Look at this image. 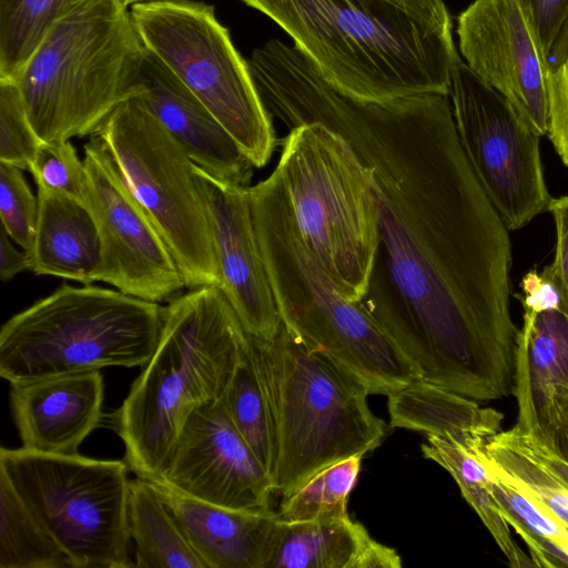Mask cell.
I'll use <instances>...</instances> for the list:
<instances>
[{"label": "cell", "mask_w": 568, "mask_h": 568, "mask_svg": "<svg viewBox=\"0 0 568 568\" xmlns=\"http://www.w3.org/2000/svg\"><path fill=\"white\" fill-rule=\"evenodd\" d=\"M94 134L168 245L186 287L219 286L205 203L182 145L135 98L116 106Z\"/></svg>", "instance_id": "11"}, {"label": "cell", "mask_w": 568, "mask_h": 568, "mask_svg": "<svg viewBox=\"0 0 568 568\" xmlns=\"http://www.w3.org/2000/svg\"><path fill=\"white\" fill-rule=\"evenodd\" d=\"M546 55L568 10V0H518Z\"/></svg>", "instance_id": "36"}, {"label": "cell", "mask_w": 568, "mask_h": 568, "mask_svg": "<svg viewBox=\"0 0 568 568\" xmlns=\"http://www.w3.org/2000/svg\"><path fill=\"white\" fill-rule=\"evenodd\" d=\"M568 390V315L562 311L524 310L518 333L517 425L544 440L556 399Z\"/></svg>", "instance_id": "20"}, {"label": "cell", "mask_w": 568, "mask_h": 568, "mask_svg": "<svg viewBox=\"0 0 568 568\" xmlns=\"http://www.w3.org/2000/svg\"><path fill=\"white\" fill-rule=\"evenodd\" d=\"M448 98H345L324 124L373 170L389 282L487 321L509 307V230L469 165Z\"/></svg>", "instance_id": "1"}, {"label": "cell", "mask_w": 568, "mask_h": 568, "mask_svg": "<svg viewBox=\"0 0 568 568\" xmlns=\"http://www.w3.org/2000/svg\"><path fill=\"white\" fill-rule=\"evenodd\" d=\"M199 501L239 510H271L270 474L234 426L223 397L184 422L158 481Z\"/></svg>", "instance_id": "14"}, {"label": "cell", "mask_w": 568, "mask_h": 568, "mask_svg": "<svg viewBox=\"0 0 568 568\" xmlns=\"http://www.w3.org/2000/svg\"><path fill=\"white\" fill-rule=\"evenodd\" d=\"M39 214L31 270L82 284L94 282L100 239L90 210L68 195L38 187Z\"/></svg>", "instance_id": "22"}, {"label": "cell", "mask_w": 568, "mask_h": 568, "mask_svg": "<svg viewBox=\"0 0 568 568\" xmlns=\"http://www.w3.org/2000/svg\"><path fill=\"white\" fill-rule=\"evenodd\" d=\"M72 0H0V80L16 81Z\"/></svg>", "instance_id": "28"}, {"label": "cell", "mask_w": 568, "mask_h": 568, "mask_svg": "<svg viewBox=\"0 0 568 568\" xmlns=\"http://www.w3.org/2000/svg\"><path fill=\"white\" fill-rule=\"evenodd\" d=\"M274 171L304 245L337 290L359 303L381 245L372 168L343 135L313 121L291 129Z\"/></svg>", "instance_id": "7"}, {"label": "cell", "mask_w": 568, "mask_h": 568, "mask_svg": "<svg viewBox=\"0 0 568 568\" xmlns=\"http://www.w3.org/2000/svg\"><path fill=\"white\" fill-rule=\"evenodd\" d=\"M389 425L422 432L477 454L501 430L504 414L434 383L418 379L388 395Z\"/></svg>", "instance_id": "21"}, {"label": "cell", "mask_w": 568, "mask_h": 568, "mask_svg": "<svg viewBox=\"0 0 568 568\" xmlns=\"http://www.w3.org/2000/svg\"><path fill=\"white\" fill-rule=\"evenodd\" d=\"M481 452L473 454L433 435H426L422 445L424 457L437 463L452 475L463 497L479 516L509 566L532 567L535 564L531 558L524 554L511 537L510 526L493 494L490 473L483 460Z\"/></svg>", "instance_id": "25"}, {"label": "cell", "mask_w": 568, "mask_h": 568, "mask_svg": "<svg viewBox=\"0 0 568 568\" xmlns=\"http://www.w3.org/2000/svg\"><path fill=\"white\" fill-rule=\"evenodd\" d=\"M128 519L140 568H207L169 511L154 484L130 481Z\"/></svg>", "instance_id": "24"}, {"label": "cell", "mask_w": 568, "mask_h": 568, "mask_svg": "<svg viewBox=\"0 0 568 568\" xmlns=\"http://www.w3.org/2000/svg\"><path fill=\"white\" fill-rule=\"evenodd\" d=\"M254 226L283 326L356 375L369 394L422 379L383 327L347 300L304 245L276 173L248 186Z\"/></svg>", "instance_id": "4"}, {"label": "cell", "mask_w": 568, "mask_h": 568, "mask_svg": "<svg viewBox=\"0 0 568 568\" xmlns=\"http://www.w3.org/2000/svg\"><path fill=\"white\" fill-rule=\"evenodd\" d=\"M400 557L395 549L374 540L367 532L359 546L352 568H400Z\"/></svg>", "instance_id": "39"}, {"label": "cell", "mask_w": 568, "mask_h": 568, "mask_svg": "<svg viewBox=\"0 0 568 568\" xmlns=\"http://www.w3.org/2000/svg\"><path fill=\"white\" fill-rule=\"evenodd\" d=\"M18 166L0 162V219L8 235L30 256L38 224L39 202Z\"/></svg>", "instance_id": "33"}, {"label": "cell", "mask_w": 568, "mask_h": 568, "mask_svg": "<svg viewBox=\"0 0 568 568\" xmlns=\"http://www.w3.org/2000/svg\"><path fill=\"white\" fill-rule=\"evenodd\" d=\"M164 306L119 290L61 285L0 331L9 384L104 367L144 366L159 344Z\"/></svg>", "instance_id": "8"}, {"label": "cell", "mask_w": 568, "mask_h": 568, "mask_svg": "<svg viewBox=\"0 0 568 568\" xmlns=\"http://www.w3.org/2000/svg\"><path fill=\"white\" fill-rule=\"evenodd\" d=\"M0 568L71 567L65 554L0 473Z\"/></svg>", "instance_id": "26"}, {"label": "cell", "mask_w": 568, "mask_h": 568, "mask_svg": "<svg viewBox=\"0 0 568 568\" xmlns=\"http://www.w3.org/2000/svg\"><path fill=\"white\" fill-rule=\"evenodd\" d=\"M485 456L568 528V487L536 456L518 425L500 430L484 445Z\"/></svg>", "instance_id": "27"}, {"label": "cell", "mask_w": 568, "mask_h": 568, "mask_svg": "<svg viewBox=\"0 0 568 568\" xmlns=\"http://www.w3.org/2000/svg\"><path fill=\"white\" fill-rule=\"evenodd\" d=\"M250 334L216 285L164 306L155 352L110 416L136 477L158 481L189 415L223 397Z\"/></svg>", "instance_id": "3"}, {"label": "cell", "mask_w": 568, "mask_h": 568, "mask_svg": "<svg viewBox=\"0 0 568 568\" xmlns=\"http://www.w3.org/2000/svg\"><path fill=\"white\" fill-rule=\"evenodd\" d=\"M153 484L207 568H263L277 513L220 507Z\"/></svg>", "instance_id": "19"}, {"label": "cell", "mask_w": 568, "mask_h": 568, "mask_svg": "<svg viewBox=\"0 0 568 568\" xmlns=\"http://www.w3.org/2000/svg\"><path fill=\"white\" fill-rule=\"evenodd\" d=\"M145 52L122 0H72L14 81L38 136L94 134L139 93Z\"/></svg>", "instance_id": "6"}, {"label": "cell", "mask_w": 568, "mask_h": 568, "mask_svg": "<svg viewBox=\"0 0 568 568\" xmlns=\"http://www.w3.org/2000/svg\"><path fill=\"white\" fill-rule=\"evenodd\" d=\"M130 12L145 50L197 97L256 169L264 166L275 149L271 114L214 7L152 0Z\"/></svg>", "instance_id": "10"}, {"label": "cell", "mask_w": 568, "mask_h": 568, "mask_svg": "<svg viewBox=\"0 0 568 568\" xmlns=\"http://www.w3.org/2000/svg\"><path fill=\"white\" fill-rule=\"evenodd\" d=\"M457 34L470 70L546 135L548 63L518 0H475L458 16Z\"/></svg>", "instance_id": "15"}, {"label": "cell", "mask_w": 568, "mask_h": 568, "mask_svg": "<svg viewBox=\"0 0 568 568\" xmlns=\"http://www.w3.org/2000/svg\"><path fill=\"white\" fill-rule=\"evenodd\" d=\"M541 442L568 462V390L556 399L547 435Z\"/></svg>", "instance_id": "40"}, {"label": "cell", "mask_w": 568, "mask_h": 568, "mask_svg": "<svg viewBox=\"0 0 568 568\" xmlns=\"http://www.w3.org/2000/svg\"><path fill=\"white\" fill-rule=\"evenodd\" d=\"M104 394L100 371L10 384V408L22 447L77 455L100 425Z\"/></svg>", "instance_id": "18"}, {"label": "cell", "mask_w": 568, "mask_h": 568, "mask_svg": "<svg viewBox=\"0 0 568 568\" xmlns=\"http://www.w3.org/2000/svg\"><path fill=\"white\" fill-rule=\"evenodd\" d=\"M520 287L521 295H518V298L524 310L535 313L552 310L564 312L561 291L546 267L541 273L536 270L527 272Z\"/></svg>", "instance_id": "37"}, {"label": "cell", "mask_w": 568, "mask_h": 568, "mask_svg": "<svg viewBox=\"0 0 568 568\" xmlns=\"http://www.w3.org/2000/svg\"><path fill=\"white\" fill-rule=\"evenodd\" d=\"M30 172L38 187L58 192L85 203L87 170L70 140L42 142L36 153Z\"/></svg>", "instance_id": "34"}, {"label": "cell", "mask_w": 568, "mask_h": 568, "mask_svg": "<svg viewBox=\"0 0 568 568\" xmlns=\"http://www.w3.org/2000/svg\"><path fill=\"white\" fill-rule=\"evenodd\" d=\"M42 142L29 120L17 83L0 80V162L30 171Z\"/></svg>", "instance_id": "32"}, {"label": "cell", "mask_w": 568, "mask_h": 568, "mask_svg": "<svg viewBox=\"0 0 568 568\" xmlns=\"http://www.w3.org/2000/svg\"><path fill=\"white\" fill-rule=\"evenodd\" d=\"M125 460L0 449V473L73 568H125L130 541Z\"/></svg>", "instance_id": "9"}, {"label": "cell", "mask_w": 568, "mask_h": 568, "mask_svg": "<svg viewBox=\"0 0 568 568\" xmlns=\"http://www.w3.org/2000/svg\"><path fill=\"white\" fill-rule=\"evenodd\" d=\"M367 530L351 517L277 519L263 568H352Z\"/></svg>", "instance_id": "23"}, {"label": "cell", "mask_w": 568, "mask_h": 568, "mask_svg": "<svg viewBox=\"0 0 568 568\" xmlns=\"http://www.w3.org/2000/svg\"><path fill=\"white\" fill-rule=\"evenodd\" d=\"M277 23L322 77L365 101L449 95L460 58L443 0H240Z\"/></svg>", "instance_id": "2"}, {"label": "cell", "mask_w": 568, "mask_h": 568, "mask_svg": "<svg viewBox=\"0 0 568 568\" xmlns=\"http://www.w3.org/2000/svg\"><path fill=\"white\" fill-rule=\"evenodd\" d=\"M134 98L182 145L193 163L219 180L250 186L255 169L252 161L197 97L149 51Z\"/></svg>", "instance_id": "17"}, {"label": "cell", "mask_w": 568, "mask_h": 568, "mask_svg": "<svg viewBox=\"0 0 568 568\" xmlns=\"http://www.w3.org/2000/svg\"><path fill=\"white\" fill-rule=\"evenodd\" d=\"M251 338L273 434L274 494L284 497L322 468L381 445L387 425L356 375L283 324L270 339Z\"/></svg>", "instance_id": "5"}, {"label": "cell", "mask_w": 568, "mask_h": 568, "mask_svg": "<svg viewBox=\"0 0 568 568\" xmlns=\"http://www.w3.org/2000/svg\"><path fill=\"white\" fill-rule=\"evenodd\" d=\"M547 134L568 166V58L547 78Z\"/></svg>", "instance_id": "35"}, {"label": "cell", "mask_w": 568, "mask_h": 568, "mask_svg": "<svg viewBox=\"0 0 568 568\" xmlns=\"http://www.w3.org/2000/svg\"><path fill=\"white\" fill-rule=\"evenodd\" d=\"M145 1H152V0H122V2H123L126 7H132V6H133V4H135V3L145 2Z\"/></svg>", "instance_id": "44"}, {"label": "cell", "mask_w": 568, "mask_h": 568, "mask_svg": "<svg viewBox=\"0 0 568 568\" xmlns=\"http://www.w3.org/2000/svg\"><path fill=\"white\" fill-rule=\"evenodd\" d=\"M481 457L490 473L493 494L509 526L568 546V528L521 489L505 470L489 460L484 450Z\"/></svg>", "instance_id": "31"}, {"label": "cell", "mask_w": 568, "mask_h": 568, "mask_svg": "<svg viewBox=\"0 0 568 568\" xmlns=\"http://www.w3.org/2000/svg\"><path fill=\"white\" fill-rule=\"evenodd\" d=\"M549 212L555 221L556 247L554 262L546 268L561 291L568 315V195L552 199Z\"/></svg>", "instance_id": "38"}, {"label": "cell", "mask_w": 568, "mask_h": 568, "mask_svg": "<svg viewBox=\"0 0 568 568\" xmlns=\"http://www.w3.org/2000/svg\"><path fill=\"white\" fill-rule=\"evenodd\" d=\"M463 151L484 192L509 231L549 211L540 138L498 91L459 58L450 92Z\"/></svg>", "instance_id": "12"}, {"label": "cell", "mask_w": 568, "mask_h": 568, "mask_svg": "<svg viewBox=\"0 0 568 568\" xmlns=\"http://www.w3.org/2000/svg\"><path fill=\"white\" fill-rule=\"evenodd\" d=\"M85 206L100 239L94 282L145 301L169 302L186 287L168 245L133 196L101 139L84 144Z\"/></svg>", "instance_id": "13"}, {"label": "cell", "mask_w": 568, "mask_h": 568, "mask_svg": "<svg viewBox=\"0 0 568 568\" xmlns=\"http://www.w3.org/2000/svg\"><path fill=\"white\" fill-rule=\"evenodd\" d=\"M193 173L205 203L219 287L245 331L270 339L282 322L256 236L248 186L219 180L195 163Z\"/></svg>", "instance_id": "16"}, {"label": "cell", "mask_w": 568, "mask_h": 568, "mask_svg": "<svg viewBox=\"0 0 568 568\" xmlns=\"http://www.w3.org/2000/svg\"><path fill=\"white\" fill-rule=\"evenodd\" d=\"M223 399L234 426L272 478L274 466L273 434L251 335Z\"/></svg>", "instance_id": "29"}, {"label": "cell", "mask_w": 568, "mask_h": 568, "mask_svg": "<svg viewBox=\"0 0 568 568\" xmlns=\"http://www.w3.org/2000/svg\"><path fill=\"white\" fill-rule=\"evenodd\" d=\"M568 58V10L558 33L549 49L547 63L549 71L555 70Z\"/></svg>", "instance_id": "43"}, {"label": "cell", "mask_w": 568, "mask_h": 568, "mask_svg": "<svg viewBox=\"0 0 568 568\" xmlns=\"http://www.w3.org/2000/svg\"><path fill=\"white\" fill-rule=\"evenodd\" d=\"M31 270V256L19 251L12 243L7 231L0 226V278L3 282L12 280L19 273Z\"/></svg>", "instance_id": "41"}, {"label": "cell", "mask_w": 568, "mask_h": 568, "mask_svg": "<svg viewBox=\"0 0 568 568\" xmlns=\"http://www.w3.org/2000/svg\"><path fill=\"white\" fill-rule=\"evenodd\" d=\"M525 430V429H524ZM528 442L538 459L565 485L568 487V462L559 456L554 449L525 430Z\"/></svg>", "instance_id": "42"}, {"label": "cell", "mask_w": 568, "mask_h": 568, "mask_svg": "<svg viewBox=\"0 0 568 568\" xmlns=\"http://www.w3.org/2000/svg\"><path fill=\"white\" fill-rule=\"evenodd\" d=\"M362 457L351 456L333 463L282 497L280 519L306 521L349 517L347 500L357 481Z\"/></svg>", "instance_id": "30"}]
</instances>
